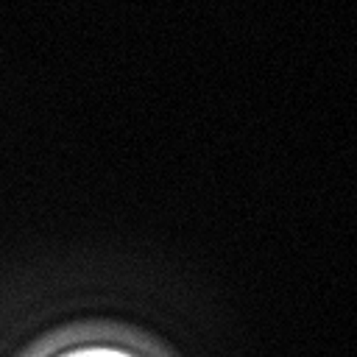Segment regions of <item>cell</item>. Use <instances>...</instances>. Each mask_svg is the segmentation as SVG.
Masks as SVG:
<instances>
[{
    "instance_id": "1",
    "label": "cell",
    "mask_w": 357,
    "mask_h": 357,
    "mask_svg": "<svg viewBox=\"0 0 357 357\" xmlns=\"http://www.w3.org/2000/svg\"><path fill=\"white\" fill-rule=\"evenodd\" d=\"M47 357H148V354L131 346H123V343H112V340H84V343L64 346Z\"/></svg>"
}]
</instances>
